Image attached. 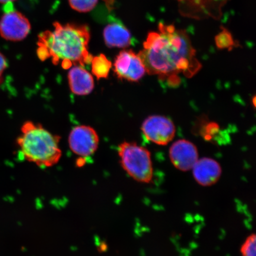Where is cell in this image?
Masks as SVG:
<instances>
[{"label": "cell", "mask_w": 256, "mask_h": 256, "mask_svg": "<svg viewBox=\"0 0 256 256\" xmlns=\"http://www.w3.org/2000/svg\"><path fill=\"white\" fill-rule=\"evenodd\" d=\"M68 1L72 9L82 12L92 10L98 2V0H68Z\"/></svg>", "instance_id": "cell-14"}, {"label": "cell", "mask_w": 256, "mask_h": 256, "mask_svg": "<svg viewBox=\"0 0 256 256\" xmlns=\"http://www.w3.org/2000/svg\"><path fill=\"white\" fill-rule=\"evenodd\" d=\"M16 1V0H0V3H2V4H4V3L11 2H12Z\"/></svg>", "instance_id": "cell-18"}, {"label": "cell", "mask_w": 256, "mask_h": 256, "mask_svg": "<svg viewBox=\"0 0 256 256\" xmlns=\"http://www.w3.org/2000/svg\"><path fill=\"white\" fill-rule=\"evenodd\" d=\"M21 132L17 144L25 160L43 168L52 167L58 162L62 155L60 136L30 121L23 124Z\"/></svg>", "instance_id": "cell-3"}, {"label": "cell", "mask_w": 256, "mask_h": 256, "mask_svg": "<svg viewBox=\"0 0 256 256\" xmlns=\"http://www.w3.org/2000/svg\"><path fill=\"white\" fill-rule=\"evenodd\" d=\"M192 170L194 180L204 187L215 184L222 174V168L219 162L208 158L198 159Z\"/></svg>", "instance_id": "cell-10"}, {"label": "cell", "mask_w": 256, "mask_h": 256, "mask_svg": "<svg viewBox=\"0 0 256 256\" xmlns=\"http://www.w3.org/2000/svg\"><path fill=\"white\" fill-rule=\"evenodd\" d=\"M232 43V38L228 34L219 35L216 39V44L219 48H225L231 46Z\"/></svg>", "instance_id": "cell-16"}, {"label": "cell", "mask_w": 256, "mask_h": 256, "mask_svg": "<svg viewBox=\"0 0 256 256\" xmlns=\"http://www.w3.org/2000/svg\"><path fill=\"white\" fill-rule=\"evenodd\" d=\"M8 66V63L6 58L0 52V84L2 81L3 76H4V73L6 70L7 69Z\"/></svg>", "instance_id": "cell-17"}, {"label": "cell", "mask_w": 256, "mask_h": 256, "mask_svg": "<svg viewBox=\"0 0 256 256\" xmlns=\"http://www.w3.org/2000/svg\"><path fill=\"white\" fill-rule=\"evenodd\" d=\"M143 46L138 56L150 75L191 76L200 68L190 37L174 26L160 24L158 32L148 34Z\"/></svg>", "instance_id": "cell-1"}, {"label": "cell", "mask_w": 256, "mask_h": 256, "mask_svg": "<svg viewBox=\"0 0 256 256\" xmlns=\"http://www.w3.org/2000/svg\"><path fill=\"white\" fill-rule=\"evenodd\" d=\"M169 156L174 167L182 172L190 170L199 159L196 146L186 140H179L172 144Z\"/></svg>", "instance_id": "cell-9"}, {"label": "cell", "mask_w": 256, "mask_h": 256, "mask_svg": "<svg viewBox=\"0 0 256 256\" xmlns=\"http://www.w3.org/2000/svg\"><path fill=\"white\" fill-rule=\"evenodd\" d=\"M114 72L118 78L133 82L139 81L146 72L138 54L130 50L118 54L114 62Z\"/></svg>", "instance_id": "cell-6"}, {"label": "cell", "mask_w": 256, "mask_h": 256, "mask_svg": "<svg viewBox=\"0 0 256 256\" xmlns=\"http://www.w3.org/2000/svg\"><path fill=\"white\" fill-rule=\"evenodd\" d=\"M240 252L242 256H256V236L252 234L243 242Z\"/></svg>", "instance_id": "cell-15"}, {"label": "cell", "mask_w": 256, "mask_h": 256, "mask_svg": "<svg viewBox=\"0 0 256 256\" xmlns=\"http://www.w3.org/2000/svg\"><path fill=\"white\" fill-rule=\"evenodd\" d=\"M92 72L98 80L108 78L112 67V63L104 54L92 58Z\"/></svg>", "instance_id": "cell-13"}, {"label": "cell", "mask_w": 256, "mask_h": 256, "mask_svg": "<svg viewBox=\"0 0 256 256\" xmlns=\"http://www.w3.org/2000/svg\"><path fill=\"white\" fill-rule=\"evenodd\" d=\"M120 163L126 174L140 183L150 184L153 178L151 153L135 142H124L118 148Z\"/></svg>", "instance_id": "cell-4"}, {"label": "cell", "mask_w": 256, "mask_h": 256, "mask_svg": "<svg viewBox=\"0 0 256 256\" xmlns=\"http://www.w3.org/2000/svg\"><path fill=\"white\" fill-rule=\"evenodd\" d=\"M30 30V21L18 11H8L0 19V35L6 40L12 42L24 40Z\"/></svg>", "instance_id": "cell-8"}, {"label": "cell", "mask_w": 256, "mask_h": 256, "mask_svg": "<svg viewBox=\"0 0 256 256\" xmlns=\"http://www.w3.org/2000/svg\"><path fill=\"white\" fill-rule=\"evenodd\" d=\"M144 135L152 142L166 146L174 140L176 127L169 118L153 115L144 121L142 128Z\"/></svg>", "instance_id": "cell-5"}, {"label": "cell", "mask_w": 256, "mask_h": 256, "mask_svg": "<svg viewBox=\"0 0 256 256\" xmlns=\"http://www.w3.org/2000/svg\"><path fill=\"white\" fill-rule=\"evenodd\" d=\"M104 36V42L108 48H126L130 44V33L122 24L114 23L106 26Z\"/></svg>", "instance_id": "cell-12"}, {"label": "cell", "mask_w": 256, "mask_h": 256, "mask_svg": "<svg viewBox=\"0 0 256 256\" xmlns=\"http://www.w3.org/2000/svg\"><path fill=\"white\" fill-rule=\"evenodd\" d=\"M70 88L74 94L85 96L91 94L94 88V79L91 74L82 66H75L68 75Z\"/></svg>", "instance_id": "cell-11"}, {"label": "cell", "mask_w": 256, "mask_h": 256, "mask_svg": "<svg viewBox=\"0 0 256 256\" xmlns=\"http://www.w3.org/2000/svg\"><path fill=\"white\" fill-rule=\"evenodd\" d=\"M54 27L38 38L37 53L40 60L51 59L56 65L62 62L65 68L91 63L94 56L88 52L90 34L86 26L56 22Z\"/></svg>", "instance_id": "cell-2"}, {"label": "cell", "mask_w": 256, "mask_h": 256, "mask_svg": "<svg viewBox=\"0 0 256 256\" xmlns=\"http://www.w3.org/2000/svg\"><path fill=\"white\" fill-rule=\"evenodd\" d=\"M68 142L72 151L85 158L94 154L97 150L99 138L94 128L82 126L74 128L70 134Z\"/></svg>", "instance_id": "cell-7"}]
</instances>
